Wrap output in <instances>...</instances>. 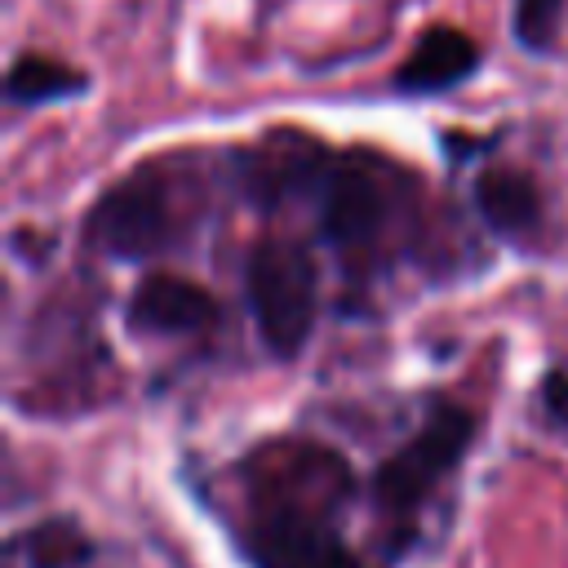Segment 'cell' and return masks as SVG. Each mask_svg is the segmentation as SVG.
Returning a JSON list of instances; mask_svg holds the SVG:
<instances>
[{"label":"cell","mask_w":568,"mask_h":568,"mask_svg":"<svg viewBox=\"0 0 568 568\" xmlns=\"http://www.w3.org/2000/svg\"><path fill=\"white\" fill-rule=\"evenodd\" d=\"M84 75L49 53H22L9 71V98L13 102H53L67 93H80Z\"/></svg>","instance_id":"cell-9"},{"label":"cell","mask_w":568,"mask_h":568,"mask_svg":"<svg viewBox=\"0 0 568 568\" xmlns=\"http://www.w3.org/2000/svg\"><path fill=\"white\" fill-rule=\"evenodd\" d=\"M479 430L475 408L466 404H435L426 422L395 448L373 475V506L386 524H408L417 506L444 484V475L470 453Z\"/></svg>","instance_id":"cell-5"},{"label":"cell","mask_w":568,"mask_h":568,"mask_svg":"<svg viewBox=\"0 0 568 568\" xmlns=\"http://www.w3.org/2000/svg\"><path fill=\"white\" fill-rule=\"evenodd\" d=\"M564 0H515V40L528 53H546L559 36Z\"/></svg>","instance_id":"cell-11"},{"label":"cell","mask_w":568,"mask_h":568,"mask_svg":"<svg viewBox=\"0 0 568 568\" xmlns=\"http://www.w3.org/2000/svg\"><path fill=\"white\" fill-rule=\"evenodd\" d=\"M541 404H546L550 422H555L559 430H568V373H564V368L546 373V382H541Z\"/></svg>","instance_id":"cell-12"},{"label":"cell","mask_w":568,"mask_h":568,"mask_svg":"<svg viewBox=\"0 0 568 568\" xmlns=\"http://www.w3.org/2000/svg\"><path fill=\"white\" fill-rule=\"evenodd\" d=\"M191 200L178 186V173L160 160H146L115 178L84 217V240L120 262H146L186 240Z\"/></svg>","instance_id":"cell-3"},{"label":"cell","mask_w":568,"mask_h":568,"mask_svg":"<svg viewBox=\"0 0 568 568\" xmlns=\"http://www.w3.org/2000/svg\"><path fill=\"white\" fill-rule=\"evenodd\" d=\"M244 555L253 568H359L342 537V506L355 497L346 457L315 439H266L240 466Z\"/></svg>","instance_id":"cell-1"},{"label":"cell","mask_w":568,"mask_h":568,"mask_svg":"<svg viewBox=\"0 0 568 568\" xmlns=\"http://www.w3.org/2000/svg\"><path fill=\"white\" fill-rule=\"evenodd\" d=\"M311 195L320 204V231L328 248L351 275H368L404 231V217L413 209V178L386 155L346 151L328 155Z\"/></svg>","instance_id":"cell-2"},{"label":"cell","mask_w":568,"mask_h":568,"mask_svg":"<svg viewBox=\"0 0 568 568\" xmlns=\"http://www.w3.org/2000/svg\"><path fill=\"white\" fill-rule=\"evenodd\" d=\"M244 293H248V311H253V324H257L266 351L280 359L297 355L306 346V337L315 328V311H320L315 257L297 240L266 235L248 248Z\"/></svg>","instance_id":"cell-4"},{"label":"cell","mask_w":568,"mask_h":568,"mask_svg":"<svg viewBox=\"0 0 568 568\" xmlns=\"http://www.w3.org/2000/svg\"><path fill=\"white\" fill-rule=\"evenodd\" d=\"M475 209L479 217L488 222L493 235H501L506 244L515 248H532L546 231V204H541V191L528 173L519 169H484L475 178Z\"/></svg>","instance_id":"cell-7"},{"label":"cell","mask_w":568,"mask_h":568,"mask_svg":"<svg viewBox=\"0 0 568 568\" xmlns=\"http://www.w3.org/2000/svg\"><path fill=\"white\" fill-rule=\"evenodd\" d=\"M213 320H217V297L178 271L142 275L124 302V324L133 333H200Z\"/></svg>","instance_id":"cell-6"},{"label":"cell","mask_w":568,"mask_h":568,"mask_svg":"<svg viewBox=\"0 0 568 568\" xmlns=\"http://www.w3.org/2000/svg\"><path fill=\"white\" fill-rule=\"evenodd\" d=\"M479 67V44L457 27H430L413 53L395 71L399 93H444L462 80H470Z\"/></svg>","instance_id":"cell-8"},{"label":"cell","mask_w":568,"mask_h":568,"mask_svg":"<svg viewBox=\"0 0 568 568\" xmlns=\"http://www.w3.org/2000/svg\"><path fill=\"white\" fill-rule=\"evenodd\" d=\"M18 546H27L31 568H75V564H84L89 550H93L75 519H44L40 528L22 532Z\"/></svg>","instance_id":"cell-10"}]
</instances>
